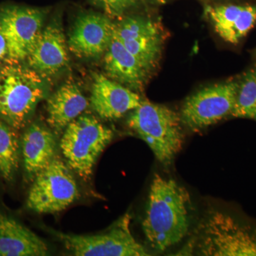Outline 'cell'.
<instances>
[{
  "mask_svg": "<svg viewBox=\"0 0 256 256\" xmlns=\"http://www.w3.org/2000/svg\"><path fill=\"white\" fill-rule=\"evenodd\" d=\"M46 12L38 8L9 5L0 9V24L8 46L6 64L26 60L43 30Z\"/></svg>",
  "mask_w": 256,
  "mask_h": 256,
  "instance_id": "9",
  "label": "cell"
},
{
  "mask_svg": "<svg viewBox=\"0 0 256 256\" xmlns=\"http://www.w3.org/2000/svg\"><path fill=\"white\" fill-rule=\"evenodd\" d=\"M114 136L112 130L98 119L82 114L64 130L60 148L70 170L86 181Z\"/></svg>",
  "mask_w": 256,
  "mask_h": 256,
  "instance_id": "5",
  "label": "cell"
},
{
  "mask_svg": "<svg viewBox=\"0 0 256 256\" xmlns=\"http://www.w3.org/2000/svg\"><path fill=\"white\" fill-rule=\"evenodd\" d=\"M190 196L172 178L154 174L152 182L142 228L150 246L163 252L174 246L188 233Z\"/></svg>",
  "mask_w": 256,
  "mask_h": 256,
  "instance_id": "1",
  "label": "cell"
},
{
  "mask_svg": "<svg viewBox=\"0 0 256 256\" xmlns=\"http://www.w3.org/2000/svg\"><path fill=\"white\" fill-rule=\"evenodd\" d=\"M130 129L144 141L164 168H170L184 141L180 114L168 106L142 100L127 119Z\"/></svg>",
  "mask_w": 256,
  "mask_h": 256,
  "instance_id": "2",
  "label": "cell"
},
{
  "mask_svg": "<svg viewBox=\"0 0 256 256\" xmlns=\"http://www.w3.org/2000/svg\"><path fill=\"white\" fill-rule=\"evenodd\" d=\"M110 16H120L136 4L138 0H92Z\"/></svg>",
  "mask_w": 256,
  "mask_h": 256,
  "instance_id": "21",
  "label": "cell"
},
{
  "mask_svg": "<svg viewBox=\"0 0 256 256\" xmlns=\"http://www.w3.org/2000/svg\"><path fill=\"white\" fill-rule=\"evenodd\" d=\"M46 242L21 223L0 213L1 256H44L48 255Z\"/></svg>",
  "mask_w": 256,
  "mask_h": 256,
  "instance_id": "17",
  "label": "cell"
},
{
  "mask_svg": "<svg viewBox=\"0 0 256 256\" xmlns=\"http://www.w3.org/2000/svg\"><path fill=\"white\" fill-rule=\"evenodd\" d=\"M230 116L256 121V69L247 72L239 82L235 104Z\"/></svg>",
  "mask_w": 256,
  "mask_h": 256,
  "instance_id": "20",
  "label": "cell"
},
{
  "mask_svg": "<svg viewBox=\"0 0 256 256\" xmlns=\"http://www.w3.org/2000/svg\"><path fill=\"white\" fill-rule=\"evenodd\" d=\"M8 58V46L2 28L0 24V62L6 64Z\"/></svg>",
  "mask_w": 256,
  "mask_h": 256,
  "instance_id": "22",
  "label": "cell"
},
{
  "mask_svg": "<svg viewBox=\"0 0 256 256\" xmlns=\"http://www.w3.org/2000/svg\"><path fill=\"white\" fill-rule=\"evenodd\" d=\"M192 242L198 255L256 256V228L212 210L198 224Z\"/></svg>",
  "mask_w": 256,
  "mask_h": 256,
  "instance_id": "4",
  "label": "cell"
},
{
  "mask_svg": "<svg viewBox=\"0 0 256 256\" xmlns=\"http://www.w3.org/2000/svg\"><path fill=\"white\" fill-rule=\"evenodd\" d=\"M239 82H227L204 88L188 96L181 110L182 122L192 131L213 126L230 116Z\"/></svg>",
  "mask_w": 256,
  "mask_h": 256,
  "instance_id": "8",
  "label": "cell"
},
{
  "mask_svg": "<svg viewBox=\"0 0 256 256\" xmlns=\"http://www.w3.org/2000/svg\"><path fill=\"white\" fill-rule=\"evenodd\" d=\"M78 198L77 183L68 164L56 156L34 180L26 206L38 214H55Z\"/></svg>",
  "mask_w": 256,
  "mask_h": 256,
  "instance_id": "7",
  "label": "cell"
},
{
  "mask_svg": "<svg viewBox=\"0 0 256 256\" xmlns=\"http://www.w3.org/2000/svg\"><path fill=\"white\" fill-rule=\"evenodd\" d=\"M114 26L107 15L95 12L79 15L67 42L68 50L80 58H98L105 54L114 36Z\"/></svg>",
  "mask_w": 256,
  "mask_h": 256,
  "instance_id": "11",
  "label": "cell"
},
{
  "mask_svg": "<svg viewBox=\"0 0 256 256\" xmlns=\"http://www.w3.org/2000/svg\"><path fill=\"white\" fill-rule=\"evenodd\" d=\"M131 216L126 214L108 230L94 235L54 232L70 254L76 256H146V248L133 236Z\"/></svg>",
  "mask_w": 256,
  "mask_h": 256,
  "instance_id": "6",
  "label": "cell"
},
{
  "mask_svg": "<svg viewBox=\"0 0 256 256\" xmlns=\"http://www.w3.org/2000/svg\"><path fill=\"white\" fill-rule=\"evenodd\" d=\"M124 47L149 72L159 64L162 54L164 36L160 25L141 16H128L114 26Z\"/></svg>",
  "mask_w": 256,
  "mask_h": 256,
  "instance_id": "10",
  "label": "cell"
},
{
  "mask_svg": "<svg viewBox=\"0 0 256 256\" xmlns=\"http://www.w3.org/2000/svg\"><path fill=\"white\" fill-rule=\"evenodd\" d=\"M16 130L0 120V173L11 181L18 170L21 142Z\"/></svg>",
  "mask_w": 256,
  "mask_h": 256,
  "instance_id": "19",
  "label": "cell"
},
{
  "mask_svg": "<svg viewBox=\"0 0 256 256\" xmlns=\"http://www.w3.org/2000/svg\"><path fill=\"white\" fill-rule=\"evenodd\" d=\"M0 256H1V254H0Z\"/></svg>",
  "mask_w": 256,
  "mask_h": 256,
  "instance_id": "25",
  "label": "cell"
},
{
  "mask_svg": "<svg viewBox=\"0 0 256 256\" xmlns=\"http://www.w3.org/2000/svg\"><path fill=\"white\" fill-rule=\"evenodd\" d=\"M205 14L224 41L236 44L256 22V6L226 4L208 6Z\"/></svg>",
  "mask_w": 256,
  "mask_h": 256,
  "instance_id": "15",
  "label": "cell"
},
{
  "mask_svg": "<svg viewBox=\"0 0 256 256\" xmlns=\"http://www.w3.org/2000/svg\"><path fill=\"white\" fill-rule=\"evenodd\" d=\"M142 99L129 88L102 74H94L90 105L101 119L114 120L138 108Z\"/></svg>",
  "mask_w": 256,
  "mask_h": 256,
  "instance_id": "12",
  "label": "cell"
},
{
  "mask_svg": "<svg viewBox=\"0 0 256 256\" xmlns=\"http://www.w3.org/2000/svg\"><path fill=\"white\" fill-rule=\"evenodd\" d=\"M86 98L75 84H64L47 100V122L60 132L86 110Z\"/></svg>",
  "mask_w": 256,
  "mask_h": 256,
  "instance_id": "18",
  "label": "cell"
},
{
  "mask_svg": "<svg viewBox=\"0 0 256 256\" xmlns=\"http://www.w3.org/2000/svg\"><path fill=\"white\" fill-rule=\"evenodd\" d=\"M46 92L44 78L28 66L5 64L0 74V120L22 129Z\"/></svg>",
  "mask_w": 256,
  "mask_h": 256,
  "instance_id": "3",
  "label": "cell"
},
{
  "mask_svg": "<svg viewBox=\"0 0 256 256\" xmlns=\"http://www.w3.org/2000/svg\"><path fill=\"white\" fill-rule=\"evenodd\" d=\"M104 68L108 77L136 92L144 88L150 73L124 47L116 30L105 53Z\"/></svg>",
  "mask_w": 256,
  "mask_h": 256,
  "instance_id": "14",
  "label": "cell"
},
{
  "mask_svg": "<svg viewBox=\"0 0 256 256\" xmlns=\"http://www.w3.org/2000/svg\"><path fill=\"white\" fill-rule=\"evenodd\" d=\"M20 142L24 168L28 178H34L56 156L55 134L38 122L26 128Z\"/></svg>",
  "mask_w": 256,
  "mask_h": 256,
  "instance_id": "16",
  "label": "cell"
},
{
  "mask_svg": "<svg viewBox=\"0 0 256 256\" xmlns=\"http://www.w3.org/2000/svg\"><path fill=\"white\" fill-rule=\"evenodd\" d=\"M2 68V67H0V74H1Z\"/></svg>",
  "mask_w": 256,
  "mask_h": 256,
  "instance_id": "24",
  "label": "cell"
},
{
  "mask_svg": "<svg viewBox=\"0 0 256 256\" xmlns=\"http://www.w3.org/2000/svg\"><path fill=\"white\" fill-rule=\"evenodd\" d=\"M26 60L43 78L53 76L68 65V44L60 23L54 22L42 30Z\"/></svg>",
  "mask_w": 256,
  "mask_h": 256,
  "instance_id": "13",
  "label": "cell"
},
{
  "mask_svg": "<svg viewBox=\"0 0 256 256\" xmlns=\"http://www.w3.org/2000/svg\"><path fill=\"white\" fill-rule=\"evenodd\" d=\"M154 1L160 3V4H164V3L166 2L169 1V0H154Z\"/></svg>",
  "mask_w": 256,
  "mask_h": 256,
  "instance_id": "23",
  "label": "cell"
}]
</instances>
